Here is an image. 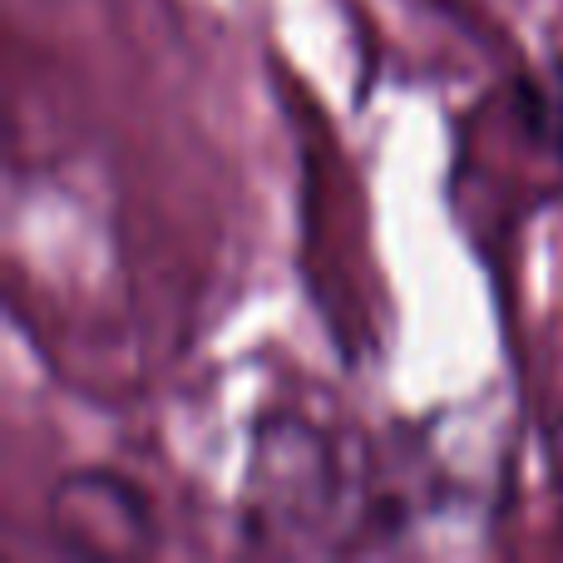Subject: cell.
Wrapping results in <instances>:
<instances>
[{"label":"cell","mask_w":563,"mask_h":563,"mask_svg":"<svg viewBox=\"0 0 563 563\" xmlns=\"http://www.w3.org/2000/svg\"><path fill=\"white\" fill-rule=\"evenodd\" d=\"M331 495H336V475L301 420H277L257 445L253 489H247V529L253 534H273L277 544L297 529H317L327 519Z\"/></svg>","instance_id":"cell-1"},{"label":"cell","mask_w":563,"mask_h":563,"mask_svg":"<svg viewBox=\"0 0 563 563\" xmlns=\"http://www.w3.org/2000/svg\"><path fill=\"white\" fill-rule=\"evenodd\" d=\"M55 525L69 534L75 549H139L148 539V515L139 505V495L124 485V479H109V495H104V509H95V489L89 479H65V489L55 495Z\"/></svg>","instance_id":"cell-2"},{"label":"cell","mask_w":563,"mask_h":563,"mask_svg":"<svg viewBox=\"0 0 563 563\" xmlns=\"http://www.w3.org/2000/svg\"><path fill=\"white\" fill-rule=\"evenodd\" d=\"M539 129H549V139H554V148L563 154V59L554 69H549V85L539 89Z\"/></svg>","instance_id":"cell-3"},{"label":"cell","mask_w":563,"mask_h":563,"mask_svg":"<svg viewBox=\"0 0 563 563\" xmlns=\"http://www.w3.org/2000/svg\"><path fill=\"white\" fill-rule=\"evenodd\" d=\"M554 475H559V495H563V426H559V445H554Z\"/></svg>","instance_id":"cell-4"}]
</instances>
